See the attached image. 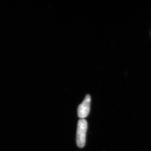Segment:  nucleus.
Returning <instances> with one entry per match:
<instances>
[{
  "label": "nucleus",
  "mask_w": 151,
  "mask_h": 151,
  "mask_svg": "<svg viewBox=\"0 0 151 151\" xmlns=\"http://www.w3.org/2000/svg\"><path fill=\"white\" fill-rule=\"evenodd\" d=\"M91 97L89 94H87L82 103L78 106L77 113L79 118L84 119L89 115L90 109Z\"/></svg>",
  "instance_id": "obj_2"
},
{
  "label": "nucleus",
  "mask_w": 151,
  "mask_h": 151,
  "mask_svg": "<svg viewBox=\"0 0 151 151\" xmlns=\"http://www.w3.org/2000/svg\"><path fill=\"white\" fill-rule=\"evenodd\" d=\"M87 123L84 119L79 120L77 125L76 142L77 145L80 148H83L86 143Z\"/></svg>",
  "instance_id": "obj_1"
}]
</instances>
